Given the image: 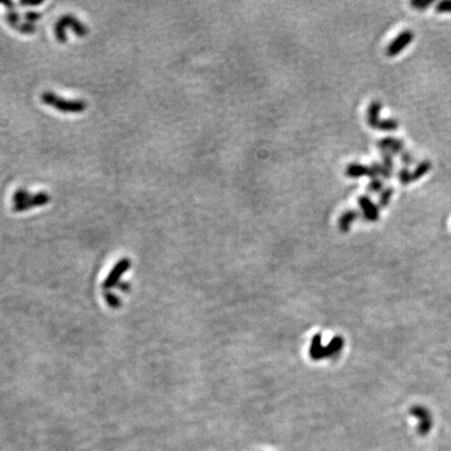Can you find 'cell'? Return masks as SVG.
I'll use <instances>...</instances> for the list:
<instances>
[{"instance_id": "obj_1", "label": "cell", "mask_w": 451, "mask_h": 451, "mask_svg": "<svg viewBox=\"0 0 451 451\" xmlns=\"http://www.w3.org/2000/svg\"><path fill=\"white\" fill-rule=\"evenodd\" d=\"M41 101L44 105L65 114H80L86 111L87 103L83 100L64 99L53 91H45Z\"/></svg>"}, {"instance_id": "obj_2", "label": "cell", "mask_w": 451, "mask_h": 451, "mask_svg": "<svg viewBox=\"0 0 451 451\" xmlns=\"http://www.w3.org/2000/svg\"><path fill=\"white\" fill-rule=\"evenodd\" d=\"M51 197L45 192L31 194L25 188H19L13 196V209L16 212L28 211L33 208L42 207L50 203Z\"/></svg>"}, {"instance_id": "obj_3", "label": "cell", "mask_w": 451, "mask_h": 451, "mask_svg": "<svg viewBox=\"0 0 451 451\" xmlns=\"http://www.w3.org/2000/svg\"><path fill=\"white\" fill-rule=\"evenodd\" d=\"M71 30L76 36L80 38H84L88 35L89 29L85 23H83L80 19H78L76 16L68 14L63 15L56 23L55 26V35L58 41L61 43H65L68 39L67 31Z\"/></svg>"}, {"instance_id": "obj_4", "label": "cell", "mask_w": 451, "mask_h": 451, "mask_svg": "<svg viewBox=\"0 0 451 451\" xmlns=\"http://www.w3.org/2000/svg\"><path fill=\"white\" fill-rule=\"evenodd\" d=\"M410 414L418 421L417 433L421 437H426L433 430L434 420L430 410L423 406H414L410 410Z\"/></svg>"}, {"instance_id": "obj_5", "label": "cell", "mask_w": 451, "mask_h": 451, "mask_svg": "<svg viewBox=\"0 0 451 451\" xmlns=\"http://www.w3.org/2000/svg\"><path fill=\"white\" fill-rule=\"evenodd\" d=\"M414 40V33L412 31H403L400 33L388 46L387 55L389 57H395L399 55L408 45Z\"/></svg>"}, {"instance_id": "obj_6", "label": "cell", "mask_w": 451, "mask_h": 451, "mask_svg": "<svg viewBox=\"0 0 451 451\" xmlns=\"http://www.w3.org/2000/svg\"><path fill=\"white\" fill-rule=\"evenodd\" d=\"M376 146L382 152H390L393 155H401L405 152V144H403V141L394 137L383 138L377 142Z\"/></svg>"}, {"instance_id": "obj_7", "label": "cell", "mask_w": 451, "mask_h": 451, "mask_svg": "<svg viewBox=\"0 0 451 451\" xmlns=\"http://www.w3.org/2000/svg\"><path fill=\"white\" fill-rule=\"evenodd\" d=\"M359 205L363 210L364 217L369 222H377L379 219V208L373 201L367 197L362 196L359 198Z\"/></svg>"}, {"instance_id": "obj_8", "label": "cell", "mask_w": 451, "mask_h": 451, "mask_svg": "<svg viewBox=\"0 0 451 451\" xmlns=\"http://www.w3.org/2000/svg\"><path fill=\"white\" fill-rule=\"evenodd\" d=\"M6 19H7V22L10 25V27L14 28L15 30H17L18 32H20L22 34L30 35V34L35 33V31H36L35 26H33L32 23H21L19 14L14 11H10L6 15Z\"/></svg>"}, {"instance_id": "obj_9", "label": "cell", "mask_w": 451, "mask_h": 451, "mask_svg": "<svg viewBox=\"0 0 451 451\" xmlns=\"http://www.w3.org/2000/svg\"><path fill=\"white\" fill-rule=\"evenodd\" d=\"M382 109H383V105L379 101H373L370 104L367 111V122L371 128L376 129L379 122H381V120H379V115H381Z\"/></svg>"}, {"instance_id": "obj_10", "label": "cell", "mask_w": 451, "mask_h": 451, "mask_svg": "<svg viewBox=\"0 0 451 451\" xmlns=\"http://www.w3.org/2000/svg\"><path fill=\"white\" fill-rule=\"evenodd\" d=\"M346 175L349 178H362V177H369L370 176V166L360 164V163H351L347 166Z\"/></svg>"}, {"instance_id": "obj_11", "label": "cell", "mask_w": 451, "mask_h": 451, "mask_svg": "<svg viewBox=\"0 0 451 451\" xmlns=\"http://www.w3.org/2000/svg\"><path fill=\"white\" fill-rule=\"evenodd\" d=\"M358 218H359V212L356 210L351 209V210H347L346 212H344L339 221V227H340L341 231L347 232L350 229L353 222Z\"/></svg>"}, {"instance_id": "obj_12", "label": "cell", "mask_w": 451, "mask_h": 451, "mask_svg": "<svg viewBox=\"0 0 451 451\" xmlns=\"http://www.w3.org/2000/svg\"><path fill=\"white\" fill-rule=\"evenodd\" d=\"M431 169H432V163L429 160L421 161L417 165L415 171L412 173V181L415 182V181L420 180L423 176H425L427 173L431 171Z\"/></svg>"}, {"instance_id": "obj_13", "label": "cell", "mask_w": 451, "mask_h": 451, "mask_svg": "<svg viewBox=\"0 0 451 451\" xmlns=\"http://www.w3.org/2000/svg\"><path fill=\"white\" fill-rule=\"evenodd\" d=\"M399 127V124L394 118H389V120H385V121H381L377 126V130L381 131H386V132H391V131H395L397 130Z\"/></svg>"}, {"instance_id": "obj_14", "label": "cell", "mask_w": 451, "mask_h": 451, "mask_svg": "<svg viewBox=\"0 0 451 451\" xmlns=\"http://www.w3.org/2000/svg\"><path fill=\"white\" fill-rule=\"evenodd\" d=\"M394 195V188L388 187L385 188L379 196V206L381 207H387L390 204V201Z\"/></svg>"}, {"instance_id": "obj_15", "label": "cell", "mask_w": 451, "mask_h": 451, "mask_svg": "<svg viewBox=\"0 0 451 451\" xmlns=\"http://www.w3.org/2000/svg\"><path fill=\"white\" fill-rule=\"evenodd\" d=\"M367 188H368V191L370 193H372V194L381 193V192L384 191V183H383V181L381 179H378V178L372 179Z\"/></svg>"}, {"instance_id": "obj_16", "label": "cell", "mask_w": 451, "mask_h": 451, "mask_svg": "<svg viewBox=\"0 0 451 451\" xmlns=\"http://www.w3.org/2000/svg\"><path fill=\"white\" fill-rule=\"evenodd\" d=\"M393 154L390 152H382V158H383V165L387 170L393 172L394 171V159Z\"/></svg>"}, {"instance_id": "obj_17", "label": "cell", "mask_w": 451, "mask_h": 451, "mask_svg": "<svg viewBox=\"0 0 451 451\" xmlns=\"http://www.w3.org/2000/svg\"><path fill=\"white\" fill-rule=\"evenodd\" d=\"M398 179H399L400 183L403 185H408L413 182L412 181V173L409 171L408 168H403L399 171Z\"/></svg>"}, {"instance_id": "obj_18", "label": "cell", "mask_w": 451, "mask_h": 451, "mask_svg": "<svg viewBox=\"0 0 451 451\" xmlns=\"http://www.w3.org/2000/svg\"><path fill=\"white\" fill-rule=\"evenodd\" d=\"M434 4V0H414L411 6L419 11H424Z\"/></svg>"}, {"instance_id": "obj_19", "label": "cell", "mask_w": 451, "mask_h": 451, "mask_svg": "<svg viewBox=\"0 0 451 451\" xmlns=\"http://www.w3.org/2000/svg\"><path fill=\"white\" fill-rule=\"evenodd\" d=\"M436 12L443 14V13H451V0H444V2H440L436 6Z\"/></svg>"}, {"instance_id": "obj_20", "label": "cell", "mask_w": 451, "mask_h": 451, "mask_svg": "<svg viewBox=\"0 0 451 451\" xmlns=\"http://www.w3.org/2000/svg\"><path fill=\"white\" fill-rule=\"evenodd\" d=\"M401 161L406 166H410V165H412L414 163L415 159H414L413 155L410 152L405 151V152L401 154Z\"/></svg>"}, {"instance_id": "obj_21", "label": "cell", "mask_w": 451, "mask_h": 451, "mask_svg": "<svg viewBox=\"0 0 451 451\" xmlns=\"http://www.w3.org/2000/svg\"><path fill=\"white\" fill-rule=\"evenodd\" d=\"M25 18L29 21V23H35L36 21H38L41 18V14L37 13V12H28L25 16Z\"/></svg>"}, {"instance_id": "obj_22", "label": "cell", "mask_w": 451, "mask_h": 451, "mask_svg": "<svg viewBox=\"0 0 451 451\" xmlns=\"http://www.w3.org/2000/svg\"><path fill=\"white\" fill-rule=\"evenodd\" d=\"M23 6H38L41 5V3H21Z\"/></svg>"}]
</instances>
